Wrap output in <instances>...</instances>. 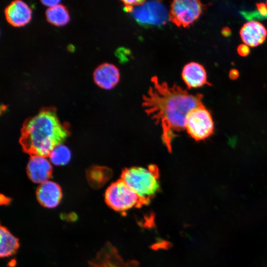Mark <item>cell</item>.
I'll return each mask as SVG.
<instances>
[{
    "instance_id": "cell-1",
    "label": "cell",
    "mask_w": 267,
    "mask_h": 267,
    "mask_svg": "<svg viewBox=\"0 0 267 267\" xmlns=\"http://www.w3.org/2000/svg\"><path fill=\"white\" fill-rule=\"evenodd\" d=\"M152 85L142 96V107L147 115L162 128V139L168 151H172V141L177 133L185 130L188 113L203 105V95L189 93L174 83L170 86L157 76L151 78Z\"/></svg>"
},
{
    "instance_id": "cell-2",
    "label": "cell",
    "mask_w": 267,
    "mask_h": 267,
    "mask_svg": "<svg viewBox=\"0 0 267 267\" xmlns=\"http://www.w3.org/2000/svg\"><path fill=\"white\" fill-rule=\"evenodd\" d=\"M69 135L67 126L60 122L55 109L43 108L24 123L20 143L23 150L31 156L47 157Z\"/></svg>"
},
{
    "instance_id": "cell-3",
    "label": "cell",
    "mask_w": 267,
    "mask_h": 267,
    "mask_svg": "<svg viewBox=\"0 0 267 267\" xmlns=\"http://www.w3.org/2000/svg\"><path fill=\"white\" fill-rule=\"evenodd\" d=\"M120 178L140 196L150 201L159 189V171L154 164L147 168H126L122 171Z\"/></svg>"
},
{
    "instance_id": "cell-4",
    "label": "cell",
    "mask_w": 267,
    "mask_h": 267,
    "mask_svg": "<svg viewBox=\"0 0 267 267\" xmlns=\"http://www.w3.org/2000/svg\"><path fill=\"white\" fill-rule=\"evenodd\" d=\"M105 201L113 210L125 212L131 208H140L148 205L150 201L140 196L120 178L106 189Z\"/></svg>"
},
{
    "instance_id": "cell-5",
    "label": "cell",
    "mask_w": 267,
    "mask_h": 267,
    "mask_svg": "<svg viewBox=\"0 0 267 267\" xmlns=\"http://www.w3.org/2000/svg\"><path fill=\"white\" fill-rule=\"evenodd\" d=\"M187 133L196 141L204 140L212 135L215 129L212 116L203 104L191 110L185 121Z\"/></svg>"
},
{
    "instance_id": "cell-6",
    "label": "cell",
    "mask_w": 267,
    "mask_h": 267,
    "mask_svg": "<svg viewBox=\"0 0 267 267\" xmlns=\"http://www.w3.org/2000/svg\"><path fill=\"white\" fill-rule=\"evenodd\" d=\"M202 4L196 0H175L170 5L169 19L178 27H189L201 15Z\"/></svg>"
},
{
    "instance_id": "cell-7",
    "label": "cell",
    "mask_w": 267,
    "mask_h": 267,
    "mask_svg": "<svg viewBox=\"0 0 267 267\" xmlns=\"http://www.w3.org/2000/svg\"><path fill=\"white\" fill-rule=\"evenodd\" d=\"M89 267H138L136 261H124L117 249L109 242H106L95 257L88 261Z\"/></svg>"
},
{
    "instance_id": "cell-8",
    "label": "cell",
    "mask_w": 267,
    "mask_h": 267,
    "mask_svg": "<svg viewBox=\"0 0 267 267\" xmlns=\"http://www.w3.org/2000/svg\"><path fill=\"white\" fill-rule=\"evenodd\" d=\"M36 197L41 205L46 208L52 209L60 204L62 198V192L57 183L48 180L38 186Z\"/></svg>"
},
{
    "instance_id": "cell-9",
    "label": "cell",
    "mask_w": 267,
    "mask_h": 267,
    "mask_svg": "<svg viewBox=\"0 0 267 267\" xmlns=\"http://www.w3.org/2000/svg\"><path fill=\"white\" fill-rule=\"evenodd\" d=\"M32 10L28 5L21 0L11 1L4 9V15L7 22L16 27L27 24L32 18Z\"/></svg>"
},
{
    "instance_id": "cell-10",
    "label": "cell",
    "mask_w": 267,
    "mask_h": 267,
    "mask_svg": "<svg viewBox=\"0 0 267 267\" xmlns=\"http://www.w3.org/2000/svg\"><path fill=\"white\" fill-rule=\"evenodd\" d=\"M52 171L51 162L46 157L31 156L27 164V172L31 181L40 184L47 181L51 176Z\"/></svg>"
},
{
    "instance_id": "cell-11",
    "label": "cell",
    "mask_w": 267,
    "mask_h": 267,
    "mask_svg": "<svg viewBox=\"0 0 267 267\" xmlns=\"http://www.w3.org/2000/svg\"><path fill=\"white\" fill-rule=\"evenodd\" d=\"M120 72L114 64L103 63L97 66L93 73L95 84L104 89H111L115 87L120 80Z\"/></svg>"
},
{
    "instance_id": "cell-12",
    "label": "cell",
    "mask_w": 267,
    "mask_h": 267,
    "mask_svg": "<svg viewBox=\"0 0 267 267\" xmlns=\"http://www.w3.org/2000/svg\"><path fill=\"white\" fill-rule=\"evenodd\" d=\"M181 77L188 89L200 87L208 84L207 75L204 67L196 62H191L183 68Z\"/></svg>"
},
{
    "instance_id": "cell-13",
    "label": "cell",
    "mask_w": 267,
    "mask_h": 267,
    "mask_svg": "<svg viewBox=\"0 0 267 267\" xmlns=\"http://www.w3.org/2000/svg\"><path fill=\"white\" fill-rule=\"evenodd\" d=\"M242 41L248 46L255 47L265 40L267 31L260 23L250 21L245 23L240 32Z\"/></svg>"
},
{
    "instance_id": "cell-14",
    "label": "cell",
    "mask_w": 267,
    "mask_h": 267,
    "mask_svg": "<svg viewBox=\"0 0 267 267\" xmlns=\"http://www.w3.org/2000/svg\"><path fill=\"white\" fill-rule=\"evenodd\" d=\"M0 257L6 258L16 253L19 247V239L5 226L0 225Z\"/></svg>"
},
{
    "instance_id": "cell-15",
    "label": "cell",
    "mask_w": 267,
    "mask_h": 267,
    "mask_svg": "<svg viewBox=\"0 0 267 267\" xmlns=\"http://www.w3.org/2000/svg\"><path fill=\"white\" fill-rule=\"evenodd\" d=\"M45 16L49 23L58 27L65 25L70 20L67 8L60 3L47 8L45 11Z\"/></svg>"
},
{
    "instance_id": "cell-16",
    "label": "cell",
    "mask_w": 267,
    "mask_h": 267,
    "mask_svg": "<svg viewBox=\"0 0 267 267\" xmlns=\"http://www.w3.org/2000/svg\"><path fill=\"white\" fill-rule=\"evenodd\" d=\"M50 162L56 166L67 164L71 160L70 149L62 143L56 146L48 156Z\"/></svg>"
},
{
    "instance_id": "cell-17",
    "label": "cell",
    "mask_w": 267,
    "mask_h": 267,
    "mask_svg": "<svg viewBox=\"0 0 267 267\" xmlns=\"http://www.w3.org/2000/svg\"><path fill=\"white\" fill-rule=\"evenodd\" d=\"M122 2L125 5V8L127 12H131L133 10L134 6L142 5L145 2V0H122Z\"/></svg>"
},
{
    "instance_id": "cell-18",
    "label": "cell",
    "mask_w": 267,
    "mask_h": 267,
    "mask_svg": "<svg viewBox=\"0 0 267 267\" xmlns=\"http://www.w3.org/2000/svg\"><path fill=\"white\" fill-rule=\"evenodd\" d=\"M237 52L240 55L245 56L249 54L250 49L246 44H241L238 46Z\"/></svg>"
},
{
    "instance_id": "cell-19",
    "label": "cell",
    "mask_w": 267,
    "mask_h": 267,
    "mask_svg": "<svg viewBox=\"0 0 267 267\" xmlns=\"http://www.w3.org/2000/svg\"><path fill=\"white\" fill-rule=\"evenodd\" d=\"M258 10L260 14L264 17H267V7L266 4L259 3L257 4Z\"/></svg>"
},
{
    "instance_id": "cell-20",
    "label": "cell",
    "mask_w": 267,
    "mask_h": 267,
    "mask_svg": "<svg viewBox=\"0 0 267 267\" xmlns=\"http://www.w3.org/2000/svg\"><path fill=\"white\" fill-rule=\"evenodd\" d=\"M41 2L44 5H45L49 7H53L55 5H56L58 4H59L60 1L57 0H41Z\"/></svg>"
},
{
    "instance_id": "cell-21",
    "label": "cell",
    "mask_w": 267,
    "mask_h": 267,
    "mask_svg": "<svg viewBox=\"0 0 267 267\" xmlns=\"http://www.w3.org/2000/svg\"><path fill=\"white\" fill-rule=\"evenodd\" d=\"M229 78L232 80L237 79L239 76L238 71L236 69H232L229 71Z\"/></svg>"
},
{
    "instance_id": "cell-22",
    "label": "cell",
    "mask_w": 267,
    "mask_h": 267,
    "mask_svg": "<svg viewBox=\"0 0 267 267\" xmlns=\"http://www.w3.org/2000/svg\"><path fill=\"white\" fill-rule=\"evenodd\" d=\"M222 34L224 36H229L230 35L231 31L230 30L227 28H224L222 30Z\"/></svg>"
}]
</instances>
